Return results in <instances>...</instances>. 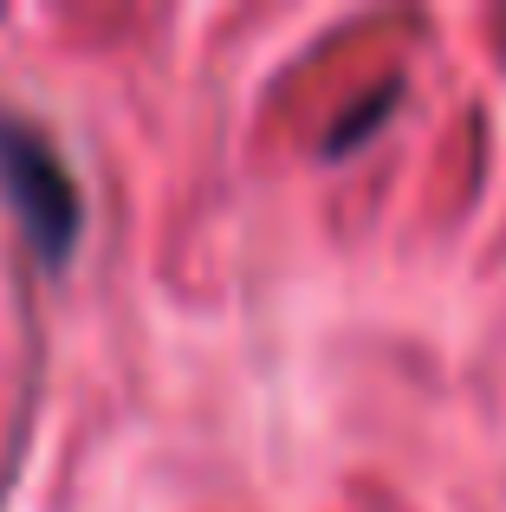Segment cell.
<instances>
[{
  "instance_id": "cell-1",
  "label": "cell",
  "mask_w": 506,
  "mask_h": 512,
  "mask_svg": "<svg viewBox=\"0 0 506 512\" xmlns=\"http://www.w3.org/2000/svg\"><path fill=\"white\" fill-rule=\"evenodd\" d=\"M0 208L13 214L26 253L46 273H65L85 240V195L65 169L59 143L20 111H0Z\"/></svg>"
}]
</instances>
